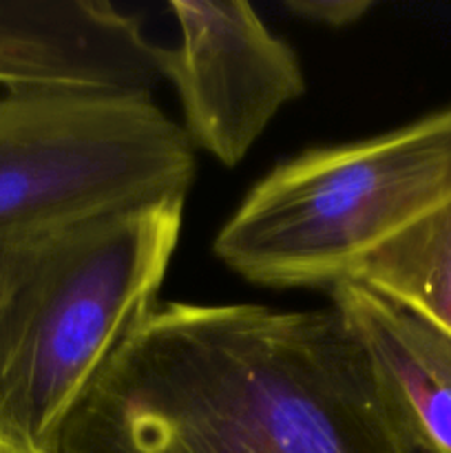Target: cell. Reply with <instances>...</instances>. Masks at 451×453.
I'll return each mask as SVG.
<instances>
[{
  "mask_svg": "<svg viewBox=\"0 0 451 453\" xmlns=\"http://www.w3.org/2000/svg\"><path fill=\"white\" fill-rule=\"evenodd\" d=\"M345 281L371 288L451 336V199L376 248Z\"/></svg>",
  "mask_w": 451,
  "mask_h": 453,
  "instance_id": "obj_8",
  "label": "cell"
},
{
  "mask_svg": "<svg viewBox=\"0 0 451 453\" xmlns=\"http://www.w3.org/2000/svg\"><path fill=\"white\" fill-rule=\"evenodd\" d=\"M180 44L166 51L193 149L224 166L246 159L286 104L305 93L299 56L248 3L171 0Z\"/></svg>",
  "mask_w": 451,
  "mask_h": 453,
  "instance_id": "obj_5",
  "label": "cell"
},
{
  "mask_svg": "<svg viewBox=\"0 0 451 453\" xmlns=\"http://www.w3.org/2000/svg\"><path fill=\"white\" fill-rule=\"evenodd\" d=\"M186 197L0 234V453H47L157 305Z\"/></svg>",
  "mask_w": 451,
  "mask_h": 453,
  "instance_id": "obj_2",
  "label": "cell"
},
{
  "mask_svg": "<svg viewBox=\"0 0 451 453\" xmlns=\"http://www.w3.org/2000/svg\"><path fill=\"white\" fill-rule=\"evenodd\" d=\"M411 451L451 453V336L356 281L330 288Z\"/></svg>",
  "mask_w": 451,
  "mask_h": 453,
  "instance_id": "obj_7",
  "label": "cell"
},
{
  "mask_svg": "<svg viewBox=\"0 0 451 453\" xmlns=\"http://www.w3.org/2000/svg\"><path fill=\"white\" fill-rule=\"evenodd\" d=\"M451 199V106L401 128L310 149L256 181L212 242L264 288H334Z\"/></svg>",
  "mask_w": 451,
  "mask_h": 453,
  "instance_id": "obj_3",
  "label": "cell"
},
{
  "mask_svg": "<svg viewBox=\"0 0 451 453\" xmlns=\"http://www.w3.org/2000/svg\"><path fill=\"white\" fill-rule=\"evenodd\" d=\"M47 453H414L334 308L155 305Z\"/></svg>",
  "mask_w": 451,
  "mask_h": 453,
  "instance_id": "obj_1",
  "label": "cell"
},
{
  "mask_svg": "<svg viewBox=\"0 0 451 453\" xmlns=\"http://www.w3.org/2000/svg\"><path fill=\"white\" fill-rule=\"evenodd\" d=\"M166 47L106 0H0V84L9 93L153 96Z\"/></svg>",
  "mask_w": 451,
  "mask_h": 453,
  "instance_id": "obj_6",
  "label": "cell"
},
{
  "mask_svg": "<svg viewBox=\"0 0 451 453\" xmlns=\"http://www.w3.org/2000/svg\"><path fill=\"white\" fill-rule=\"evenodd\" d=\"M195 168L153 96H0V234L188 197Z\"/></svg>",
  "mask_w": 451,
  "mask_h": 453,
  "instance_id": "obj_4",
  "label": "cell"
},
{
  "mask_svg": "<svg viewBox=\"0 0 451 453\" xmlns=\"http://www.w3.org/2000/svg\"><path fill=\"white\" fill-rule=\"evenodd\" d=\"M283 7L301 20L340 29V27H349L361 20L376 7V3L371 0H287Z\"/></svg>",
  "mask_w": 451,
  "mask_h": 453,
  "instance_id": "obj_9",
  "label": "cell"
}]
</instances>
